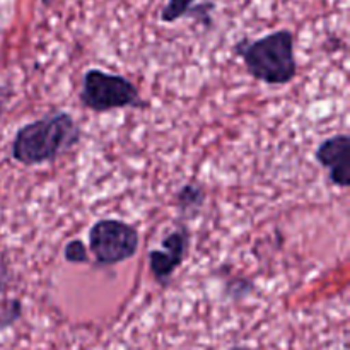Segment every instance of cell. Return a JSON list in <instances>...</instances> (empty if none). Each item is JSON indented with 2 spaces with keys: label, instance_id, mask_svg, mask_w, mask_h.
Wrapping results in <instances>:
<instances>
[{
  "label": "cell",
  "instance_id": "cell-1",
  "mask_svg": "<svg viewBox=\"0 0 350 350\" xmlns=\"http://www.w3.org/2000/svg\"><path fill=\"white\" fill-rule=\"evenodd\" d=\"M81 126L70 113H51L21 126L10 152L23 166H40L68 152L81 142Z\"/></svg>",
  "mask_w": 350,
  "mask_h": 350
},
{
  "label": "cell",
  "instance_id": "cell-2",
  "mask_svg": "<svg viewBox=\"0 0 350 350\" xmlns=\"http://www.w3.org/2000/svg\"><path fill=\"white\" fill-rule=\"evenodd\" d=\"M234 53L241 57L246 72L263 84H291L297 74L294 34L289 29L273 31L255 41H238Z\"/></svg>",
  "mask_w": 350,
  "mask_h": 350
},
{
  "label": "cell",
  "instance_id": "cell-3",
  "mask_svg": "<svg viewBox=\"0 0 350 350\" xmlns=\"http://www.w3.org/2000/svg\"><path fill=\"white\" fill-rule=\"evenodd\" d=\"M79 99L84 108L96 113L125 108L144 109L147 106V103L140 98L137 85L130 79L99 68H89L85 72Z\"/></svg>",
  "mask_w": 350,
  "mask_h": 350
},
{
  "label": "cell",
  "instance_id": "cell-4",
  "mask_svg": "<svg viewBox=\"0 0 350 350\" xmlns=\"http://www.w3.org/2000/svg\"><path fill=\"white\" fill-rule=\"evenodd\" d=\"M89 252L99 267H113L133 258L140 236L135 226L120 219H99L89 229Z\"/></svg>",
  "mask_w": 350,
  "mask_h": 350
},
{
  "label": "cell",
  "instance_id": "cell-5",
  "mask_svg": "<svg viewBox=\"0 0 350 350\" xmlns=\"http://www.w3.org/2000/svg\"><path fill=\"white\" fill-rule=\"evenodd\" d=\"M161 250L149 253V269L154 280L161 287H167L173 273L183 265L190 248V232L187 228H178L171 231L161 241Z\"/></svg>",
  "mask_w": 350,
  "mask_h": 350
},
{
  "label": "cell",
  "instance_id": "cell-6",
  "mask_svg": "<svg viewBox=\"0 0 350 350\" xmlns=\"http://www.w3.org/2000/svg\"><path fill=\"white\" fill-rule=\"evenodd\" d=\"M314 157L320 166L327 167L328 178L338 188L350 187V137L337 133L318 146Z\"/></svg>",
  "mask_w": 350,
  "mask_h": 350
},
{
  "label": "cell",
  "instance_id": "cell-7",
  "mask_svg": "<svg viewBox=\"0 0 350 350\" xmlns=\"http://www.w3.org/2000/svg\"><path fill=\"white\" fill-rule=\"evenodd\" d=\"M205 204V190L202 185L188 183L181 187V190L176 193L174 198V207L178 208L181 217L193 219L200 212V208Z\"/></svg>",
  "mask_w": 350,
  "mask_h": 350
},
{
  "label": "cell",
  "instance_id": "cell-8",
  "mask_svg": "<svg viewBox=\"0 0 350 350\" xmlns=\"http://www.w3.org/2000/svg\"><path fill=\"white\" fill-rule=\"evenodd\" d=\"M23 301L17 297H2L0 299V332L12 328L23 318Z\"/></svg>",
  "mask_w": 350,
  "mask_h": 350
},
{
  "label": "cell",
  "instance_id": "cell-9",
  "mask_svg": "<svg viewBox=\"0 0 350 350\" xmlns=\"http://www.w3.org/2000/svg\"><path fill=\"white\" fill-rule=\"evenodd\" d=\"M197 2L198 0H167L166 5L161 10L159 19L163 23H174V21L183 19V17L188 16L190 9Z\"/></svg>",
  "mask_w": 350,
  "mask_h": 350
},
{
  "label": "cell",
  "instance_id": "cell-10",
  "mask_svg": "<svg viewBox=\"0 0 350 350\" xmlns=\"http://www.w3.org/2000/svg\"><path fill=\"white\" fill-rule=\"evenodd\" d=\"M64 258L68 263L74 265H89L91 258H89V250L81 239H70L64 248Z\"/></svg>",
  "mask_w": 350,
  "mask_h": 350
},
{
  "label": "cell",
  "instance_id": "cell-11",
  "mask_svg": "<svg viewBox=\"0 0 350 350\" xmlns=\"http://www.w3.org/2000/svg\"><path fill=\"white\" fill-rule=\"evenodd\" d=\"M253 293V284L246 279H234L229 280L228 286H226V294H228L229 299H243V297L250 296Z\"/></svg>",
  "mask_w": 350,
  "mask_h": 350
},
{
  "label": "cell",
  "instance_id": "cell-12",
  "mask_svg": "<svg viewBox=\"0 0 350 350\" xmlns=\"http://www.w3.org/2000/svg\"><path fill=\"white\" fill-rule=\"evenodd\" d=\"M10 286V270L5 263L0 260V294L5 293Z\"/></svg>",
  "mask_w": 350,
  "mask_h": 350
},
{
  "label": "cell",
  "instance_id": "cell-13",
  "mask_svg": "<svg viewBox=\"0 0 350 350\" xmlns=\"http://www.w3.org/2000/svg\"><path fill=\"white\" fill-rule=\"evenodd\" d=\"M55 2H57V0H41V5H43V7H51Z\"/></svg>",
  "mask_w": 350,
  "mask_h": 350
},
{
  "label": "cell",
  "instance_id": "cell-14",
  "mask_svg": "<svg viewBox=\"0 0 350 350\" xmlns=\"http://www.w3.org/2000/svg\"><path fill=\"white\" fill-rule=\"evenodd\" d=\"M229 350H253V349L245 347V345H234V347H231Z\"/></svg>",
  "mask_w": 350,
  "mask_h": 350
},
{
  "label": "cell",
  "instance_id": "cell-15",
  "mask_svg": "<svg viewBox=\"0 0 350 350\" xmlns=\"http://www.w3.org/2000/svg\"><path fill=\"white\" fill-rule=\"evenodd\" d=\"M212 2H217V0H212Z\"/></svg>",
  "mask_w": 350,
  "mask_h": 350
}]
</instances>
